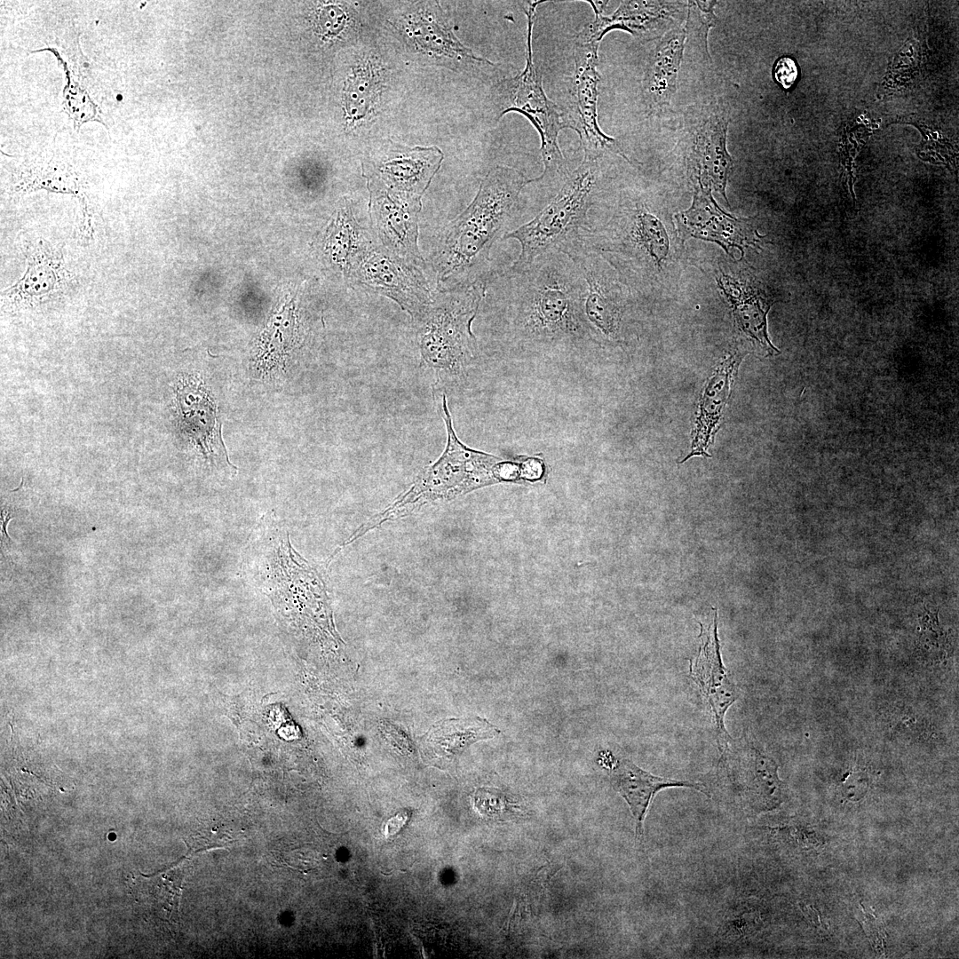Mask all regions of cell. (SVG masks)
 Here are the masks:
<instances>
[{
  "label": "cell",
  "instance_id": "21",
  "mask_svg": "<svg viewBox=\"0 0 959 959\" xmlns=\"http://www.w3.org/2000/svg\"><path fill=\"white\" fill-rule=\"evenodd\" d=\"M442 156L434 152L416 151L381 161L377 171L393 192L420 198L439 169Z\"/></svg>",
  "mask_w": 959,
  "mask_h": 959
},
{
  "label": "cell",
  "instance_id": "28",
  "mask_svg": "<svg viewBox=\"0 0 959 959\" xmlns=\"http://www.w3.org/2000/svg\"><path fill=\"white\" fill-rule=\"evenodd\" d=\"M66 74L67 83L64 90V107L68 116L73 119L75 126L79 127L89 121H97L104 124L99 115L97 105L91 99L86 90L77 82L73 81L67 71Z\"/></svg>",
  "mask_w": 959,
  "mask_h": 959
},
{
  "label": "cell",
  "instance_id": "3",
  "mask_svg": "<svg viewBox=\"0 0 959 959\" xmlns=\"http://www.w3.org/2000/svg\"><path fill=\"white\" fill-rule=\"evenodd\" d=\"M487 283L482 280L458 284L433 296L425 312L413 320L421 363L434 376L433 390L464 380L479 353L472 330Z\"/></svg>",
  "mask_w": 959,
  "mask_h": 959
},
{
  "label": "cell",
  "instance_id": "2",
  "mask_svg": "<svg viewBox=\"0 0 959 959\" xmlns=\"http://www.w3.org/2000/svg\"><path fill=\"white\" fill-rule=\"evenodd\" d=\"M533 181L508 166L487 173L473 201L442 236L436 258L439 280L460 274L487 258L494 242L507 234L523 188Z\"/></svg>",
  "mask_w": 959,
  "mask_h": 959
},
{
  "label": "cell",
  "instance_id": "10",
  "mask_svg": "<svg viewBox=\"0 0 959 959\" xmlns=\"http://www.w3.org/2000/svg\"><path fill=\"white\" fill-rule=\"evenodd\" d=\"M675 219L683 241L693 237L713 242L727 254L735 248L742 255L744 247L757 241L748 219L735 218L721 210L711 195V187L697 179L691 207L677 213Z\"/></svg>",
  "mask_w": 959,
  "mask_h": 959
},
{
  "label": "cell",
  "instance_id": "31",
  "mask_svg": "<svg viewBox=\"0 0 959 959\" xmlns=\"http://www.w3.org/2000/svg\"><path fill=\"white\" fill-rule=\"evenodd\" d=\"M408 815L407 812H402L391 818L384 828L385 836H393L398 833L406 823Z\"/></svg>",
  "mask_w": 959,
  "mask_h": 959
},
{
  "label": "cell",
  "instance_id": "13",
  "mask_svg": "<svg viewBox=\"0 0 959 959\" xmlns=\"http://www.w3.org/2000/svg\"><path fill=\"white\" fill-rule=\"evenodd\" d=\"M587 2L595 16L576 36V40L597 44L612 29L624 30L641 41L663 36L681 15L683 5L681 2L622 1L613 14L605 16L596 2Z\"/></svg>",
  "mask_w": 959,
  "mask_h": 959
},
{
  "label": "cell",
  "instance_id": "5",
  "mask_svg": "<svg viewBox=\"0 0 959 959\" xmlns=\"http://www.w3.org/2000/svg\"><path fill=\"white\" fill-rule=\"evenodd\" d=\"M602 158L583 157L551 202L530 221L508 232L521 251L510 268L523 270L536 258L559 250L566 253L590 227V210L599 192Z\"/></svg>",
  "mask_w": 959,
  "mask_h": 959
},
{
  "label": "cell",
  "instance_id": "16",
  "mask_svg": "<svg viewBox=\"0 0 959 959\" xmlns=\"http://www.w3.org/2000/svg\"><path fill=\"white\" fill-rule=\"evenodd\" d=\"M685 41V27H674L662 36L650 58L643 79V96L650 111L669 105L676 91Z\"/></svg>",
  "mask_w": 959,
  "mask_h": 959
},
{
  "label": "cell",
  "instance_id": "23",
  "mask_svg": "<svg viewBox=\"0 0 959 959\" xmlns=\"http://www.w3.org/2000/svg\"><path fill=\"white\" fill-rule=\"evenodd\" d=\"M188 391L180 392V407L185 408L197 416L198 419L186 421L188 430L197 442L202 446L204 453L210 456H219L229 459L223 441L221 423L218 417L217 407L202 388H188Z\"/></svg>",
  "mask_w": 959,
  "mask_h": 959
},
{
  "label": "cell",
  "instance_id": "19",
  "mask_svg": "<svg viewBox=\"0 0 959 959\" xmlns=\"http://www.w3.org/2000/svg\"><path fill=\"white\" fill-rule=\"evenodd\" d=\"M728 122L709 119L700 131L694 155V179L709 185L728 202L725 188L733 161L726 148Z\"/></svg>",
  "mask_w": 959,
  "mask_h": 959
},
{
  "label": "cell",
  "instance_id": "14",
  "mask_svg": "<svg viewBox=\"0 0 959 959\" xmlns=\"http://www.w3.org/2000/svg\"><path fill=\"white\" fill-rule=\"evenodd\" d=\"M71 277L61 251L41 240L27 251L24 275L4 289L2 297L19 306L38 305L66 290Z\"/></svg>",
  "mask_w": 959,
  "mask_h": 959
},
{
  "label": "cell",
  "instance_id": "24",
  "mask_svg": "<svg viewBox=\"0 0 959 959\" xmlns=\"http://www.w3.org/2000/svg\"><path fill=\"white\" fill-rule=\"evenodd\" d=\"M744 773L745 795L754 809L771 810L782 801V781L775 761L757 749L747 752Z\"/></svg>",
  "mask_w": 959,
  "mask_h": 959
},
{
  "label": "cell",
  "instance_id": "8",
  "mask_svg": "<svg viewBox=\"0 0 959 959\" xmlns=\"http://www.w3.org/2000/svg\"><path fill=\"white\" fill-rule=\"evenodd\" d=\"M418 266L384 247H370L353 272L360 284L392 299L415 320L425 312L433 297Z\"/></svg>",
  "mask_w": 959,
  "mask_h": 959
},
{
  "label": "cell",
  "instance_id": "6",
  "mask_svg": "<svg viewBox=\"0 0 959 959\" xmlns=\"http://www.w3.org/2000/svg\"><path fill=\"white\" fill-rule=\"evenodd\" d=\"M543 1L528 4L525 13L527 17V37L526 65L517 75L505 79L499 86L500 113L498 118L509 112L523 115L539 134L540 152L543 172L535 181L559 178L565 181L570 171L558 139L559 131L566 129L559 107L545 94L542 76L534 62L533 28L536 8Z\"/></svg>",
  "mask_w": 959,
  "mask_h": 959
},
{
  "label": "cell",
  "instance_id": "4",
  "mask_svg": "<svg viewBox=\"0 0 959 959\" xmlns=\"http://www.w3.org/2000/svg\"><path fill=\"white\" fill-rule=\"evenodd\" d=\"M433 397L446 427V448L439 459L420 473L409 489L377 516L379 523L387 518L405 515L429 503L449 500L500 481L515 480L520 475L527 478L526 463L519 468L517 464L472 449L462 443L453 427L445 391L434 390Z\"/></svg>",
  "mask_w": 959,
  "mask_h": 959
},
{
  "label": "cell",
  "instance_id": "9",
  "mask_svg": "<svg viewBox=\"0 0 959 959\" xmlns=\"http://www.w3.org/2000/svg\"><path fill=\"white\" fill-rule=\"evenodd\" d=\"M565 254L574 262L585 284L583 319L590 337L614 339L624 312L622 289L605 258L580 242Z\"/></svg>",
  "mask_w": 959,
  "mask_h": 959
},
{
  "label": "cell",
  "instance_id": "25",
  "mask_svg": "<svg viewBox=\"0 0 959 959\" xmlns=\"http://www.w3.org/2000/svg\"><path fill=\"white\" fill-rule=\"evenodd\" d=\"M380 85V70L375 61L369 59L353 69L345 88V108L348 119L358 122L369 115Z\"/></svg>",
  "mask_w": 959,
  "mask_h": 959
},
{
  "label": "cell",
  "instance_id": "29",
  "mask_svg": "<svg viewBox=\"0 0 959 959\" xmlns=\"http://www.w3.org/2000/svg\"><path fill=\"white\" fill-rule=\"evenodd\" d=\"M773 76L784 89L791 88L798 77L796 61L790 57L780 58L774 65Z\"/></svg>",
  "mask_w": 959,
  "mask_h": 959
},
{
  "label": "cell",
  "instance_id": "17",
  "mask_svg": "<svg viewBox=\"0 0 959 959\" xmlns=\"http://www.w3.org/2000/svg\"><path fill=\"white\" fill-rule=\"evenodd\" d=\"M614 789L625 799L636 820V835L642 836L646 810L654 795L661 789L685 787L709 796L704 785L690 781H679L654 775L629 759L616 761L611 771Z\"/></svg>",
  "mask_w": 959,
  "mask_h": 959
},
{
  "label": "cell",
  "instance_id": "32",
  "mask_svg": "<svg viewBox=\"0 0 959 959\" xmlns=\"http://www.w3.org/2000/svg\"><path fill=\"white\" fill-rule=\"evenodd\" d=\"M10 519H11L10 515L7 518H4V515L1 514L2 533L4 534V535L11 541V539L8 536L7 532H6V525L8 523V521L10 520Z\"/></svg>",
  "mask_w": 959,
  "mask_h": 959
},
{
  "label": "cell",
  "instance_id": "22",
  "mask_svg": "<svg viewBox=\"0 0 959 959\" xmlns=\"http://www.w3.org/2000/svg\"><path fill=\"white\" fill-rule=\"evenodd\" d=\"M738 356L734 353L728 357L709 382L700 402V415L697 429L693 441V450L684 460L690 456H706V448L711 443L713 429L720 419L721 409L727 400V392L733 370L738 364Z\"/></svg>",
  "mask_w": 959,
  "mask_h": 959
},
{
  "label": "cell",
  "instance_id": "18",
  "mask_svg": "<svg viewBox=\"0 0 959 959\" xmlns=\"http://www.w3.org/2000/svg\"><path fill=\"white\" fill-rule=\"evenodd\" d=\"M717 283L732 306L739 328L769 353H779L767 333L771 304L765 292L746 280L727 274L717 278Z\"/></svg>",
  "mask_w": 959,
  "mask_h": 959
},
{
  "label": "cell",
  "instance_id": "30",
  "mask_svg": "<svg viewBox=\"0 0 959 959\" xmlns=\"http://www.w3.org/2000/svg\"><path fill=\"white\" fill-rule=\"evenodd\" d=\"M345 18V14L340 8L336 6L325 7L319 15L321 29L326 35H336L344 28Z\"/></svg>",
  "mask_w": 959,
  "mask_h": 959
},
{
  "label": "cell",
  "instance_id": "27",
  "mask_svg": "<svg viewBox=\"0 0 959 959\" xmlns=\"http://www.w3.org/2000/svg\"><path fill=\"white\" fill-rule=\"evenodd\" d=\"M688 13L685 27L686 40L689 46L703 58H709L708 34L717 22L714 13L716 1H688Z\"/></svg>",
  "mask_w": 959,
  "mask_h": 959
},
{
  "label": "cell",
  "instance_id": "7",
  "mask_svg": "<svg viewBox=\"0 0 959 959\" xmlns=\"http://www.w3.org/2000/svg\"><path fill=\"white\" fill-rule=\"evenodd\" d=\"M598 47L599 44L593 43L575 42L574 71L569 78L566 107L561 110L563 122L566 128L578 134L583 157L602 158L608 152L630 162L617 141L605 134L598 124Z\"/></svg>",
  "mask_w": 959,
  "mask_h": 959
},
{
  "label": "cell",
  "instance_id": "15",
  "mask_svg": "<svg viewBox=\"0 0 959 959\" xmlns=\"http://www.w3.org/2000/svg\"><path fill=\"white\" fill-rule=\"evenodd\" d=\"M41 189L71 194L79 198L83 207L81 232L87 236L91 235V218L84 192V182L72 166L53 160L23 162L14 175L13 191L24 194Z\"/></svg>",
  "mask_w": 959,
  "mask_h": 959
},
{
  "label": "cell",
  "instance_id": "11",
  "mask_svg": "<svg viewBox=\"0 0 959 959\" xmlns=\"http://www.w3.org/2000/svg\"><path fill=\"white\" fill-rule=\"evenodd\" d=\"M717 611L713 622L705 629L701 623V645L697 656L690 660L689 672L697 683L713 716L717 745L722 754L732 739L725 730L724 718L727 709L739 698V689L730 680L720 655L717 638Z\"/></svg>",
  "mask_w": 959,
  "mask_h": 959
},
{
  "label": "cell",
  "instance_id": "12",
  "mask_svg": "<svg viewBox=\"0 0 959 959\" xmlns=\"http://www.w3.org/2000/svg\"><path fill=\"white\" fill-rule=\"evenodd\" d=\"M369 215L383 247L417 265L420 198L392 190L369 187Z\"/></svg>",
  "mask_w": 959,
  "mask_h": 959
},
{
  "label": "cell",
  "instance_id": "26",
  "mask_svg": "<svg viewBox=\"0 0 959 959\" xmlns=\"http://www.w3.org/2000/svg\"><path fill=\"white\" fill-rule=\"evenodd\" d=\"M329 232L327 246L333 259L347 268L352 264L354 269L371 246L348 207L339 212Z\"/></svg>",
  "mask_w": 959,
  "mask_h": 959
},
{
  "label": "cell",
  "instance_id": "1",
  "mask_svg": "<svg viewBox=\"0 0 959 959\" xmlns=\"http://www.w3.org/2000/svg\"><path fill=\"white\" fill-rule=\"evenodd\" d=\"M518 340L572 346L591 339L583 313L584 281L565 253L553 250L503 276Z\"/></svg>",
  "mask_w": 959,
  "mask_h": 959
},
{
  "label": "cell",
  "instance_id": "20",
  "mask_svg": "<svg viewBox=\"0 0 959 959\" xmlns=\"http://www.w3.org/2000/svg\"><path fill=\"white\" fill-rule=\"evenodd\" d=\"M500 731L480 717L439 721L422 739L424 754L451 759L471 744L494 738Z\"/></svg>",
  "mask_w": 959,
  "mask_h": 959
}]
</instances>
